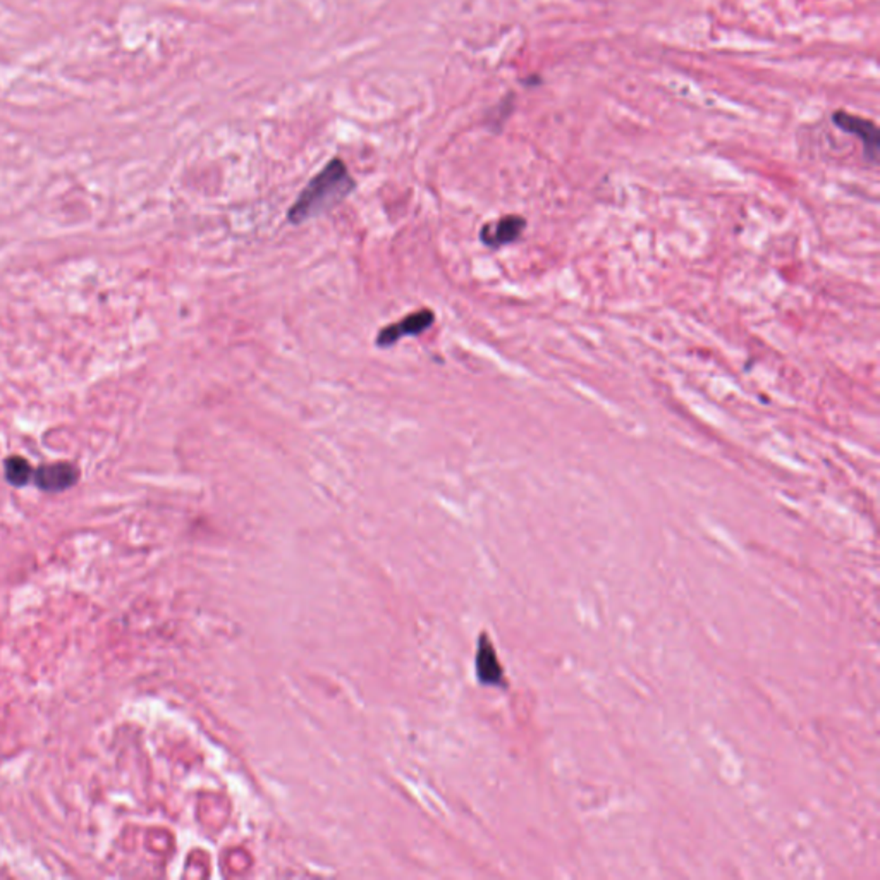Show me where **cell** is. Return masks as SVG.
I'll return each instance as SVG.
<instances>
[{
	"instance_id": "6da1fadb",
	"label": "cell",
	"mask_w": 880,
	"mask_h": 880,
	"mask_svg": "<svg viewBox=\"0 0 880 880\" xmlns=\"http://www.w3.org/2000/svg\"><path fill=\"white\" fill-rule=\"evenodd\" d=\"M355 188L356 183L345 162L341 158H332L320 173L308 181L287 211V220L292 226H301L308 220L319 219L341 205Z\"/></svg>"
},
{
	"instance_id": "7a4b0ae2",
	"label": "cell",
	"mask_w": 880,
	"mask_h": 880,
	"mask_svg": "<svg viewBox=\"0 0 880 880\" xmlns=\"http://www.w3.org/2000/svg\"><path fill=\"white\" fill-rule=\"evenodd\" d=\"M832 122L836 128H840L844 133L855 134L860 139L865 158L870 164L877 162L880 136L879 128L876 126L874 121L865 119L860 115L849 114L846 111H836L832 114Z\"/></svg>"
},
{
	"instance_id": "3957f363",
	"label": "cell",
	"mask_w": 880,
	"mask_h": 880,
	"mask_svg": "<svg viewBox=\"0 0 880 880\" xmlns=\"http://www.w3.org/2000/svg\"><path fill=\"white\" fill-rule=\"evenodd\" d=\"M434 322H436V313L428 308H421L418 311L406 315L400 322L381 328L377 334L375 345L383 347V349L398 345L404 337L425 334L428 328H432Z\"/></svg>"
},
{
	"instance_id": "277c9868",
	"label": "cell",
	"mask_w": 880,
	"mask_h": 880,
	"mask_svg": "<svg viewBox=\"0 0 880 880\" xmlns=\"http://www.w3.org/2000/svg\"><path fill=\"white\" fill-rule=\"evenodd\" d=\"M79 468L69 461L41 464L33 473L35 487L45 494H62L79 481Z\"/></svg>"
},
{
	"instance_id": "5b68a950",
	"label": "cell",
	"mask_w": 880,
	"mask_h": 880,
	"mask_svg": "<svg viewBox=\"0 0 880 880\" xmlns=\"http://www.w3.org/2000/svg\"><path fill=\"white\" fill-rule=\"evenodd\" d=\"M526 220L521 215H506L496 222L485 224L480 230V239L485 247L498 249L516 243L525 232Z\"/></svg>"
},
{
	"instance_id": "8992f818",
	"label": "cell",
	"mask_w": 880,
	"mask_h": 880,
	"mask_svg": "<svg viewBox=\"0 0 880 880\" xmlns=\"http://www.w3.org/2000/svg\"><path fill=\"white\" fill-rule=\"evenodd\" d=\"M480 679L487 685H498L502 679V669L498 664V655L489 640L483 638L480 643L479 657H477Z\"/></svg>"
},
{
	"instance_id": "52a82bcc",
	"label": "cell",
	"mask_w": 880,
	"mask_h": 880,
	"mask_svg": "<svg viewBox=\"0 0 880 880\" xmlns=\"http://www.w3.org/2000/svg\"><path fill=\"white\" fill-rule=\"evenodd\" d=\"M35 468L22 456H9L4 460V477L5 481L16 489L26 487L33 481Z\"/></svg>"
}]
</instances>
